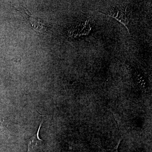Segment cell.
Returning <instances> with one entry per match:
<instances>
[{
	"instance_id": "6da1fadb",
	"label": "cell",
	"mask_w": 152,
	"mask_h": 152,
	"mask_svg": "<svg viewBox=\"0 0 152 152\" xmlns=\"http://www.w3.org/2000/svg\"><path fill=\"white\" fill-rule=\"evenodd\" d=\"M104 13L116 19L125 26L127 28L129 20L126 9L119 6L113 7L107 9Z\"/></svg>"
},
{
	"instance_id": "7a4b0ae2",
	"label": "cell",
	"mask_w": 152,
	"mask_h": 152,
	"mask_svg": "<svg viewBox=\"0 0 152 152\" xmlns=\"http://www.w3.org/2000/svg\"><path fill=\"white\" fill-rule=\"evenodd\" d=\"M91 30V23L88 20L81 21L71 28L69 31L70 36L77 37L81 36L87 35L89 34Z\"/></svg>"
},
{
	"instance_id": "3957f363",
	"label": "cell",
	"mask_w": 152,
	"mask_h": 152,
	"mask_svg": "<svg viewBox=\"0 0 152 152\" xmlns=\"http://www.w3.org/2000/svg\"><path fill=\"white\" fill-rule=\"evenodd\" d=\"M118 146V145L117 146L113 149L107 150L105 152H118V151H117Z\"/></svg>"
}]
</instances>
